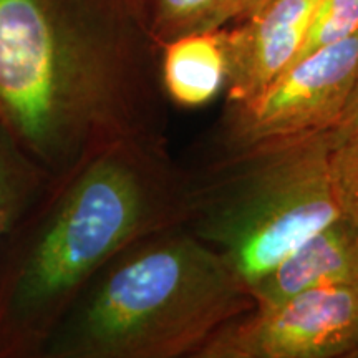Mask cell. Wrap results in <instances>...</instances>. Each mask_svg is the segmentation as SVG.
<instances>
[{
	"mask_svg": "<svg viewBox=\"0 0 358 358\" xmlns=\"http://www.w3.org/2000/svg\"><path fill=\"white\" fill-rule=\"evenodd\" d=\"M355 32H358V0H319L294 64Z\"/></svg>",
	"mask_w": 358,
	"mask_h": 358,
	"instance_id": "11",
	"label": "cell"
},
{
	"mask_svg": "<svg viewBox=\"0 0 358 358\" xmlns=\"http://www.w3.org/2000/svg\"><path fill=\"white\" fill-rule=\"evenodd\" d=\"M150 194L136 164L120 150L83 168L13 282L12 313L52 315L98 267L150 224Z\"/></svg>",
	"mask_w": 358,
	"mask_h": 358,
	"instance_id": "4",
	"label": "cell"
},
{
	"mask_svg": "<svg viewBox=\"0 0 358 358\" xmlns=\"http://www.w3.org/2000/svg\"><path fill=\"white\" fill-rule=\"evenodd\" d=\"M319 0H268L224 30L226 85L232 105H244L294 64Z\"/></svg>",
	"mask_w": 358,
	"mask_h": 358,
	"instance_id": "7",
	"label": "cell"
},
{
	"mask_svg": "<svg viewBox=\"0 0 358 358\" xmlns=\"http://www.w3.org/2000/svg\"><path fill=\"white\" fill-rule=\"evenodd\" d=\"M163 47V80L169 96L182 106L211 101L226 83L222 29L182 35Z\"/></svg>",
	"mask_w": 358,
	"mask_h": 358,
	"instance_id": "9",
	"label": "cell"
},
{
	"mask_svg": "<svg viewBox=\"0 0 358 358\" xmlns=\"http://www.w3.org/2000/svg\"><path fill=\"white\" fill-rule=\"evenodd\" d=\"M252 295L211 245L164 237L120 262L90 299L66 348L80 357L171 358L198 352Z\"/></svg>",
	"mask_w": 358,
	"mask_h": 358,
	"instance_id": "1",
	"label": "cell"
},
{
	"mask_svg": "<svg viewBox=\"0 0 358 358\" xmlns=\"http://www.w3.org/2000/svg\"><path fill=\"white\" fill-rule=\"evenodd\" d=\"M357 82L358 32L301 58L261 95L234 106L231 138L249 153L332 131Z\"/></svg>",
	"mask_w": 358,
	"mask_h": 358,
	"instance_id": "5",
	"label": "cell"
},
{
	"mask_svg": "<svg viewBox=\"0 0 358 358\" xmlns=\"http://www.w3.org/2000/svg\"><path fill=\"white\" fill-rule=\"evenodd\" d=\"M266 2H268V0H245L244 10H243V13H241V17H239V19H237V20L244 19V17H248V15H250V13H252V12H256L257 8L262 7Z\"/></svg>",
	"mask_w": 358,
	"mask_h": 358,
	"instance_id": "15",
	"label": "cell"
},
{
	"mask_svg": "<svg viewBox=\"0 0 358 358\" xmlns=\"http://www.w3.org/2000/svg\"><path fill=\"white\" fill-rule=\"evenodd\" d=\"M347 284H358V226L342 213L303 241L249 292L254 308H268L303 290Z\"/></svg>",
	"mask_w": 358,
	"mask_h": 358,
	"instance_id": "8",
	"label": "cell"
},
{
	"mask_svg": "<svg viewBox=\"0 0 358 358\" xmlns=\"http://www.w3.org/2000/svg\"><path fill=\"white\" fill-rule=\"evenodd\" d=\"M332 146L334 133L327 131L249 151V168L206 216L199 237L248 290L342 214L330 166Z\"/></svg>",
	"mask_w": 358,
	"mask_h": 358,
	"instance_id": "3",
	"label": "cell"
},
{
	"mask_svg": "<svg viewBox=\"0 0 358 358\" xmlns=\"http://www.w3.org/2000/svg\"><path fill=\"white\" fill-rule=\"evenodd\" d=\"M357 357H358V353H357Z\"/></svg>",
	"mask_w": 358,
	"mask_h": 358,
	"instance_id": "16",
	"label": "cell"
},
{
	"mask_svg": "<svg viewBox=\"0 0 358 358\" xmlns=\"http://www.w3.org/2000/svg\"><path fill=\"white\" fill-rule=\"evenodd\" d=\"M330 166L340 209L358 226V141L334 138Z\"/></svg>",
	"mask_w": 358,
	"mask_h": 358,
	"instance_id": "12",
	"label": "cell"
},
{
	"mask_svg": "<svg viewBox=\"0 0 358 358\" xmlns=\"http://www.w3.org/2000/svg\"><path fill=\"white\" fill-rule=\"evenodd\" d=\"M358 353V284L317 287L222 325L204 358H330Z\"/></svg>",
	"mask_w": 358,
	"mask_h": 358,
	"instance_id": "6",
	"label": "cell"
},
{
	"mask_svg": "<svg viewBox=\"0 0 358 358\" xmlns=\"http://www.w3.org/2000/svg\"><path fill=\"white\" fill-rule=\"evenodd\" d=\"M245 0H150L153 35L161 45L182 35L219 30L237 20Z\"/></svg>",
	"mask_w": 358,
	"mask_h": 358,
	"instance_id": "10",
	"label": "cell"
},
{
	"mask_svg": "<svg viewBox=\"0 0 358 358\" xmlns=\"http://www.w3.org/2000/svg\"><path fill=\"white\" fill-rule=\"evenodd\" d=\"M13 198H15V191H13V171L8 164V158L0 145V236L6 231L8 217H10Z\"/></svg>",
	"mask_w": 358,
	"mask_h": 358,
	"instance_id": "13",
	"label": "cell"
},
{
	"mask_svg": "<svg viewBox=\"0 0 358 358\" xmlns=\"http://www.w3.org/2000/svg\"><path fill=\"white\" fill-rule=\"evenodd\" d=\"M120 96L50 0H0V129L60 166L108 131Z\"/></svg>",
	"mask_w": 358,
	"mask_h": 358,
	"instance_id": "2",
	"label": "cell"
},
{
	"mask_svg": "<svg viewBox=\"0 0 358 358\" xmlns=\"http://www.w3.org/2000/svg\"><path fill=\"white\" fill-rule=\"evenodd\" d=\"M332 133L337 141H358V82L353 88L342 118L335 129H332Z\"/></svg>",
	"mask_w": 358,
	"mask_h": 358,
	"instance_id": "14",
	"label": "cell"
}]
</instances>
